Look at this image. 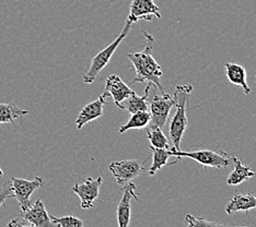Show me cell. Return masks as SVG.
<instances>
[{
    "label": "cell",
    "instance_id": "cell-1",
    "mask_svg": "<svg viewBox=\"0 0 256 227\" xmlns=\"http://www.w3.org/2000/svg\"><path fill=\"white\" fill-rule=\"evenodd\" d=\"M146 37V47L138 52H132L127 57L136 70V78L132 81V84L136 82H150L156 86L160 93H166L161 84L162 70L161 66L156 61L152 54V44L154 38L151 34L142 31Z\"/></svg>",
    "mask_w": 256,
    "mask_h": 227
},
{
    "label": "cell",
    "instance_id": "cell-2",
    "mask_svg": "<svg viewBox=\"0 0 256 227\" xmlns=\"http://www.w3.org/2000/svg\"><path fill=\"white\" fill-rule=\"evenodd\" d=\"M192 91H193V86L190 84H180L176 85L173 94V98L176 101L174 106L176 107V110L170 122V139L173 143V148L176 151L181 150V142L188 128L186 109H188Z\"/></svg>",
    "mask_w": 256,
    "mask_h": 227
},
{
    "label": "cell",
    "instance_id": "cell-3",
    "mask_svg": "<svg viewBox=\"0 0 256 227\" xmlns=\"http://www.w3.org/2000/svg\"><path fill=\"white\" fill-rule=\"evenodd\" d=\"M158 91L156 86L150 82H148L146 90H144V95L147 96L149 113L151 116L148 126L164 128L168 119V116H170L172 107L176 105V101L173 96L166 94V93L158 94Z\"/></svg>",
    "mask_w": 256,
    "mask_h": 227
},
{
    "label": "cell",
    "instance_id": "cell-4",
    "mask_svg": "<svg viewBox=\"0 0 256 227\" xmlns=\"http://www.w3.org/2000/svg\"><path fill=\"white\" fill-rule=\"evenodd\" d=\"M132 24L134 23L130 20L127 19L124 24L123 30H122V32L120 33L118 36L116 37V39H114L108 46H106V48L102 49L100 52H98V54L93 57L89 69L86 70V72L84 73L82 75L84 83L92 84L94 82L96 79L98 78V75L101 73L102 70L106 68V66L110 62V58L113 57L114 52L116 51V49H118L120 44L123 42V39H125L127 34L130 33V28L132 27Z\"/></svg>",
    "mask_w": 256,
    "mask_h": 227
},
{
    "label": "cell",
    "instance_id": "cell-5",
    "mask_svg": "<svg viewBox=\"0 0 256 227\" xmlns=\"http://www.w3.org/2000/svg\"><path fill=\"white\" fill-rule=\"evenodd\" d=\"M170 149L172 156L178 157L180 160L182 157H190V159L196 161L204 167L226 168L234 165V156H229L224 151H221V152H214L212 150H198L190 151V152H184L182 150L176 151L174 148Z\"/></svg>",
    "mask_w": 256,
    "mask_h": 227
},
{
    "label": "cell",
    "instance_id": "cell-6",
    "mask_svg": "<svg viewBox=\"0 0 256 227\" xmlns=\"http://www.w3.org/2000/svg\"><path fill=\"white\" fill-rule=\"evenodd\" d=\"M44 182V178L40 176H36L33 180L11 177V187L9 189L18 201L21 212L26 211L32 205L31 196L34 191L42 187Z\"/></svg>",
    "mask_w": 256,
    "mask_h": 227
},
{
    "label": "cell",
    "instance_id": "cell-7",
    "mask_svg": "<svg viewBox=\"0 0 256 227\" xmlns=\"http://www.w3.org/2000/svg\"><path fill=\"white\" fill-rule=\"evenodd\" d=\"M21 218L12 219V226H31V227H48L52 226L50 214L45 208V205L40 199L28 207L26 211L21 212Z\"/></svg>",
    "mask_w": 256,
    "mask_h": 227
},
{
    "label": "cell",
    "instance_id": "cell-8",
    "mask_svg": "<svg viewBox=\"0 0 256 227\" xmlns=\"http://www.w3.org/2000/svg\"><path fill=\"white\" fill-rule=\"evenodd\" d=\"M108 170L120 186H125L144 173H147V170L144 167L142 163L138 160L113 162L110 164Z\"/></svg>",
    "mask_w": 256,
    "mask_h": 227
},
{
    "label": "cell",
    "instance_id": "cell-9",
    "mask_svg": "<svg viewBox=\"0 0 256 227\" xmlns=\"http://www.w3.org/2000/svg\"><path fill=\"white\" fill-rule=\"evenodd\" d=\"M102 185V177L93 179L86 178L81 184H74L72 188V194H76L80 199V207L84 210H89L93 207V203L100 195Z\"/></svg>",
    "mask_w": 256,
    "mask_h": 227
},
{
    "label": "cell",
    "instance_id": "cell-10",
    "mask_svg": "<svg viewBox=\"0 0 256 227\" xmlns=\"http://www.w3.org/2000/svg\"><path fill=\"white\" fill-rule=\"evenodd\" d=\"M152 16H162L158 5L154 3V0H132L130 7V15L127 19L132 23H137L140 20L150 21Z\"/></svg>",
    "mask_w": 256,
    "mask_h": 227
},
{
    "label": "cell",
    "instance_id": "cell-11",
    "mask_svg": "<svg viewBox=\"0 0 256 227\" xmlns=\"http://www.w3.org/2000/svg\"><path fill=\"white\" fill-rule=\"evenodd\" d=\"M123 197H122L120 205L118 207V222L120 227H127L130 223L132 210L130 202L132 199L138 201V196L136 194V185L134 183H128L122 188Z\"/></svg>",
    "mask_w": 256,
    "mask_h": 227
},
{
    "label": "cell",
    "instance_id": "cell-12",
    "mask_svg": "<svg viewBox=\"0 0 256 227\" xmlns=\"http://www.w3.org/2000/svg\"><path fill=\"white\" fill-rule=\"evenodd\" d=\"M132 93L134 91L125 82H123V80L120 79V75L112 74L106 80L103 95L106 97L112 98L116 107H120L122 102L130 94H132Z\"/></svg>",
    "mask_w": 256,
    "mask_h": 227
},
{
    "label": "cell",
    "instance_id": "cell-13",
    "mask_svg": "<svg viewBox=\"0 0 256 227\" xmlns=\"http://www.w3.org/2000/svg\"><path fill=\"white\" fill-rule=\"evenodd\" d=\"M104 105H106V97L103 94L98 96V100H96L94 102L86 104L80 110L78 117L76 119V127H77V129L81 130L86 124L102 117Z\"/></svg>",
    "mask_w": 256,
    "mask_h": 227
},
{
    "label": "cell",
    "instance_id": "cell-14",
    "mask_svg": "<svg viewBox=\"0 0 256 227\" xmlns=\"http://www.w3.org/2000/svg\"><path fill=\"white\" fill-rule=\"evenodd\" d=\"M252 209H256V197L251 192L236 194L226 205V213L234 214L236 212H246L248 215V211Z\"/></svg>",
    "mask_w": 256,
    "mask_h": 227
},
{
    "label": "cell",
    "instance_id": "cell-15",
    "mask_svg": "<svg viewBox=\"0 0 256 227\" xmlns=\"http://www.w3.org/2000/svg\"><path fill=\"white\" fill-rule=\"evenodd\" d=\"M226 78L232 84L240 86L246 94L251 93V87L248 86L246 81V70L243 66L238 65L234 62H226L224 63Z\"/></svg>",
    "mask_w": 256,
    "mask_h": 227
},
{
    "label": "cell",
    "instance_id": "cell-16",
    "mask_svg": "<svg viewBox=\"0 0 256 227\" xmlns=\"http://www.w3.org/2000/svg\"><path fill=\"white\" fill-rule=\"evenodd\" d=\"M232 166L234 167V170L226 178V184L229 186H238L255 176V173L250 168V166L244 165L242 161L238 160L236 156H234V162Z\"/></svg>",
    "mask_w": 256,
    "mask_h": 227
},
{
    "label": "cell",
    "instance_id": "cell-17",
    "mask_svg": "<svg viewBox=\"0 0 256 227\" xmlns=\"http://www.w3.org/2000/svg\"><path fill=\"white\" fill-rule=\"evenodd\" d=\"M28 114V110L16 104H0V125L14 124L16 120Z\"/></svg>",
    "mask_w": 256,
    "mask_h": 227
},
{
    "label": "cell",
    "instance_id": "cell-18",
    "mask_svg": "<svg viewBox=\"0 0 256 227\" xmlns=\"http://www.w3.org/2000/svg\"><path fill=\"white\" fill-rule=\"evenodd\" d=\"M118 108L127 110V112L130 114H134L136 112H147V110H149L147 96H138L136 93L134 92L132 94H130L122 102Z\"/></svg>",
    "mask_w": 256,
    "mask_h": 227
},
{
    "label": "cell",
    "instance_id": "cell-19",
    "mask_svg": "<svg viewBox=\"0 0 256 227\" xmlns=\"http://www.w3.org/2000/svg\"><path fill=\"white\" fill-rule=\"evenodd\" d=\"M150 152L152 153V165L150 166L147 174L149 176H154L156 172H159L162 167L168 164V161L170 159L171 149H158L150 145Z\"/></svg>",
    "mask_w": 256,
    "mask_h": 227
},
{
    "label": "cell",
    "instance_id": "cell-20",
    "mask_svg": "<svg viewBox=\"0 0 256 227\" xmlns=\"http://www.w3.org/2000/svg\"><path fill=\"white\" fill-rule=\"evenodd\" d=\"M151 119V116L149 110L147 112H136L132 114V117L130 118L125 125L120 127L118 132L125 133L132 129H142V128H147Z\"/></svg>",
    "mask_w": 256,
    "mask_h": 227
},
{
    "label": "cell",
    "instance_id": "cell-21",
    "mask_svg": "<svg viewBox=\"0 0 256 227\" xmlns=\"http://www.w3.org/2000/svg\"><path fill=\"white\" fill-rule=\"evenodd\" d=\"M147 138L150 142L151 147L158 149H170L168 139L162 131V128L159 127H147Z\"/></svg>",
    "mask_w": 256,
    "mask_h": 227
},
{
    "label": "cell",
    "instance_id": "cell-22",
    "mask_svg": "<svg viewBox=\"0 0 256 227\" xmlns=\"http://www.w3.org/2000/svg\"><path fill=\"white\" fill-rule=\"evenodd\" d=\"M50 222L55 226L60 227H82L84 222L80 219L72 217V215H66V217L57 218L54 215H50Z\"/></svg>",
    "mask_w": 256,
    "mask_h": 227
},
{
    "label": "cell",
    "instance_id": "cell-23",
    "mask_svg": "<svg viewBox=\"0 0 256 227\" xmlns=\"http://www.w3.org/2000/svg\"><path fill=\"white\" fill-rule=\"evenodd\" d=\"M185 225H188L190 227H196V226H220L219 223L212 222V221H208L202 218H196L193 217V215L188 214L185 217Z\"/></svg>",
    "mask_w": 256,
    "mask_h": 227
},
{
    "label": "cell",
    "instance_id": "cell-24",
    "mask_svg": "<svg viewBox=\"0 0 256 227\" xmlns=\"http://www.w3.org/2000/svg\"><path fill=\"white\" fill-rule=\"evenodd\" d=\"M8 198H14L12 192H11L10 189L4 190V191L0 192V208H2L4 205V202L7 201Z\"/></svg>",
    "mask_w": 256,
    "mask_h": 227
},
{
    "label": "cell",
    "instance_id": "cell-25",
    "mask_svg": "<svg viewBox=\"0 0 256 227\" xmlns=\"http://www.w3.org/2000/svg\"><path fill=\"white\" fill-rule=\"evenodd\" d=\"M2 177H4V172L2 168H0V178H2Z\"/></svg>",
    "mask_w": 256,
    "mask_h": 227
},
{
    "label": "cell",
    "instance_id": "cell-26",
    "mask_svg": "<svg viewBox=\"0 0 256 227\" xmlns=\"http://www.w3.org/2000/svg\"><path fill=\"white\" fill-rule=\"evenodd\" d=\"M255 79H256V72H255ZM255 82H256V80H255Z\"/></svg>",
    "mask_w": 256,
    "mask_h": 227
}]
</instances>
